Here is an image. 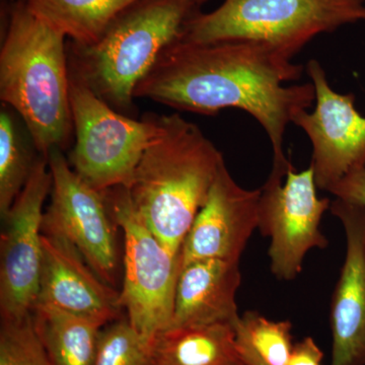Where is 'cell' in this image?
Returning a JSON list of instances; mask_svg holds the SVG:
<instances>
[{
    "instance_id": "obj_16",
    "label": "cell",
    "mask_w": 365,
    "mask_h": 365,
    "mask_svg": "<svg viewBox=\"0 0 365 365\" xmlns=\"http://www.w3.org/2000/svg\"><path fill=\"white\" fill-rule=\"evenodd\" d=\"M155 365H237L244 360L232 324L170 327L153 346Z\"/></svg>"
},
{
    "instance_id": "obj_22",
    "label": "cell",
    "mask_w": 365,
    "mask_h": 365,
    "mask_svg": "<svg viewBox=\"0 0 365 365\" xmlns=\"http://www.w3.org/2000/svg\"><path fill=\"white\" fill-rule=\"evenodd\" d=\"M0 365H53L34 323L33 313L1 319Z\"/></svg>"
},
{
    "instance_id": "obj_7",
    "label": "cell",
    "mask_w": 365,
    "mask_h": 365,
    "mask_svg": "<svg viewBox=\"0 0 365 365\" xmlns=\"http://www.w3.org/2000/svg\"><path fill=\"white\" fill-rule=\"evenodd\" d=\"M103 193L113 220L124 235L120 306L137 332L155 340L172 324L181 253L170 251L153 234L134 208L126 187Z\"/></svg>"
},
{
    "instance_id": "obj_13",
    "label": "cell",
    "mask_w": 365,
    "mask_h": 365,
    "mask_svg": "<svg viewBox=\"0 0 365 365\" xmlns=\"http://www.w3.org/2000/svg\"><path fill=\"white\" fill-rule=\"evenodd\" d=\"M330 211L346 239L344 263L331 304V365H365V207L336 198Z\"/></svg>"
},
{
    "instance_id": "obj_21",
    "label": "cell",
    "mask_w": 365,
    "mask_h": 365,
    "mask_svg": "<svg viewBox=\"0 0 365 365\" xmlns=\"http://www.w3.org/2000/svg\"><path fill=\"white\" fill-rule=\"evenodd\" d=\"M235 328L245 336L266 364L288 365L294 349L289 321H271L251 311L242 314Z\"/></svg>"
},
{
    "instance_id": "obj_12",
    "label": "cell",
    "mask_w": 365,
    "mask_h": 365,
    "mask_svg": "<svg viewBox=\"0 0 365 365\" xmlns=\"http://www.w3.org/2000/svg\"><path fill=\"white\" fill-rule=\"evenodd\" d=\"M260 194L242 188L223 165L182 242V267L200 259L241 261L258 228Z\"/></svg>"
},
{
    "instance_id": "obj_3",
    "label": "cell",
    "mask_w": 365,
    "mask_h": 365,
    "mask_svg": "<svg viewBox=\"0 0 365 365\" xmlns=\"http://www.w3.org/2000/svg\"><path fill=\"white\" fill-rule=\"evenodd\" d=\"M66 40L25 0L11 4L0 49V98L46 158L54 148L66 150L73 134Z\"/></svg>"
},
{
    "instance_id": "obj_20",
    "label": "cell",
    "mask_w": 365,
    "mask_h": 365,
    "mask_svg": "<svg viewBox=\"0 0 365 365\" xmlns=\"http://www.w3.org/2000/svg\"><path fill=\"white\" fill-rule=\"evenodd\" d=\"M153 346L128 319L115 322L101 331L93 365H155Z\"/></svg>"
},
{
    "instance_id": "obj_1",
    "label": "cell",
    "mask_w": 365,
    "mask_h": 365,
    "mask_svg": "<svg viewBox=\"0 0 365 365\" xmlns=\"http://www.w3.org/2000/svg\"><path fill=\"white\" fill-rule=\"evenodd\" d=\"M304 68L266 43H193L179 38L163 50L134 98L205 116L228 108L242 110L267 133L272 168L287 170L292 162L285 155V131L316 102L313 83L287 85L299 81Z\"/></svg>"
},
{
    "instance_id": "obj_10",
    "label": "cell",
    "mask_w": 365,
    "mask_h": 365,
    "mask_svg": "<svg viewBox=\"0 0 365 365\" xmlns=\"http://www.w3.org/2000/svg\"><path fill=\"white\" fill-rule=\"evenodd\" d=\"M48 158L40 155L25 187L2 216L0 242L1 319L33 313L39 295L44 203L51 191Z\"/></svg>"
},
{
    "instance_id": "obj_27",
    "label": "cell",
    "mask_w": 365,
    "mask_h": 365,
    "mask_svg": "<svg viewBox=\"0 0 365 365\" xmlns=\"http://www.w3.org/2000/svg\"><path fill=\"white\" fill-rule=\"evenodd\" d=\"M237 365H247V364H245V362H242V364H237Z\"/></svg>"
},
{
    "instance_id": "obj_23",
    "label": "cell",
    "mask_w": 365,
    "mask_h": 365,
    "mask_svg": "<svg viewBox=\"0 0 365 365\" xmlns=\"http://www.w3.org/2000/svg\"><path fill=\"white\" fill-rule=\"evenodd\" d=\"M336 198L365 207V168L350 173L328 190Z\"/></svg>"
},
{
    "instance_id": "obj_19",
    "label": "cell",
    "mask_w": 365,
    "mask_h": 365,
    "mask_svg": "<svg viewBox=\"0 0 365 365\" xmlns=\"http://www.w3.org/2000/svg\"><path fill=\"white\" fill-rule=\"evenodd\" d=\"M6 106L0 112V215L9 212L25 187L37 157Z\"/></svg>"
},
{
    "instance_id": "obj_14",
    "label": "cell",
    "mask_w": 365,
    "mask_h": 365,
    "mask_svg": "<svg viewBox=\"0 0 365 365\" xmlns=\"http://www.w3.org/2000/svg\"><path fill=\"white\" fill-rule=\"evenodd\" d=\"M42 248L37 304L91 319L103 327L119 317L120 292L93 272L78 250L66 240L44 232Z\"/></svg>"
},
{
    "instance_id": "obj_17",
    "label": "cell",
    "mask_w": 365,
    "mask_h": 365,
    "mask_svg": "<svg viewBox=\"0 0 365 365\" xmlns=\"http://www.w3.org/2000/svg\"><path fill=\"white\" fill-rule=\"evenodd\" d=\"M137 0H25L34 16L76 45L97 42L112 21Z\"/></svg>"
},
{
    "instance_id": "obj_18",
    "label": "cell",
    "mask_w": 365,
    "mask_h": 365,
    "mask_svg": "<svg viewBox=\"0 0 365 365\" xmlns=\"http://www.w3.org/2000/svg\"><path fill=\"white\" fill-rule=\"evenodd\" d=\"M33 318L53 365H93L103 326L42 304L34 307Z\"/></svg>"
},
{
    "instance_id": "obj_6",
    "label": "cell",
    "mask_w": 365,
    "mask_h": 365,
    "mask_svg": "<svg viewBox=\"0 0 365 365\" xmlns=\"http://www.w3.org/2000/svg\"><path fill=\"white\" fill-rule=\"evenodd\" d=\"M69 100L76 143L69 165L100 192L130 186L137 165L155 136L158 115L140 120L113 109L69 71Z\"/></svg>"
},
{
    "instance_id": "obj_26",
    "label": "cell",
    "mask_w": 365,
    "mask_h": 365,
    "mask_svg": "<svg viewBox=\"0 0 365 365\" xmlns=\"http://www.w3.org/2000/svg\"><path fill=\"white\" fill-rule=\"evenodd\" d=\"M192 1H193L194 4H196V6L201 7L203 6L204 4H206V2L208 1V0H192Z\"/></svg>"
},
{
    "instance_id": "obj_9",
    "label": "cell",
    "mask_w": 365,
    "mask_h": 365,
    "mask_svg": "<svg viewBox=\"0 0 365 365\" xmlns=\"http://www.w3.org/2000/svg\"><path fill=\"white\" fill-rule=\"evenodd\" d=\"M52 185L51 201L44 212L42 232L66 240L107 284L116 285V223L98 191L74 172L63 150L48 155Z\"/></svg>"
},
{
    "instance_id": "obj_8",
    "label": "cell",
    "mask_w": 365,
    "mask_h": 365,
    "mask_svg": "<svg viewBox=\"0 0 365 365\" xmlns=\"http://www.w3.org/2000/svg\"><path fill=\"white\" fill-rule=\"evenodd\" d=\"M317 189L313 168L295 172L292 165L272 168L260 188L258 230L270 240V269L277 279H295L309 252L328 247L321 223L331 201L319 198Z\"/></svg>"
},
{
    "instance_id": "obj_2",
    "label": "cell",
    "mask_w": 365,
    "mask_h": 365,
    "mask_svg": "<svg viewBox=\"0 0 365 365\" xmlns=\"http://www.w3.org/2000/svg\"><path fill=\"white\" fill-rule=\"evenodd\" d=\"M160 129L144 150L128 187L134 208L174 253L207 200L225 165L222 151L179 114L158 115Z\"/></svg>"
},
{
    "instance_id": "obj_15",
    "label": "cell",
    "mask_w": 365,
    "mask_h": 365,
    "mask_svg": "<svg viewBox=\"0 0 365 365\" xmlns=\"http://www.w3.org/2000/svg\"><path fill=\"white\" fill-rule=\"evenodd\" d=\"M241 283L240 261L200 259L182 266L170 327L235 325L241 318L235 302Z\"/></svg>"
},
{
    "instance_id": "obj_11",
    "label": "cell",
    "mask_w": 365,
    "mask_h": 365,
    "mask_svg": "<svg viewBox=\"0 0 365 365\" xmlns=\"http://www.w3.org/2000/svg\"><path fill=\"white\" fill-rule=\"evenodd\" d=\"M306 71L316 91L313 112L302 111L294 123L311 140V167L318 189L328 192L343 178L365 168V117L355 108V96L331 88L319 61L307 62Z\"/></svg>"
},
{
    "instance_id": "obj_5",
    "label": "cell",
    "mask_w": 365,
    "mask_h": 365,
    "mask_svg": "<svg viewBox=\"0 0 365 365\" xmlns=\"http://www.w3.org/2000/svg\"><path fill=\"white\" fill-rule=\"evenodd\" d=\"M359 21H365V0H225L210 13L194 14L179 38L257 41L294 59L319 35Z\"/></svg>"
},
{
    "instance_id": "obj_24",
    "label": "cell",
    "mask_w": 365,
    "mask_h": 365,
    "mask_svg": "<svg viewBox=\"0 0 365 365\" xmlns=\"http://www.w3.org/2000/svg\"><path fill=\"white\" fill-rule=\"evenodd\" d=\"M324 353L311 337L304 338L294 345L288 365H322Z\"/></svg>"
},
{
    "instance_id": "obj_4",
    "label": "cell",
    "mask_w": 365,
    "mask_h": 365,
    "mask_svg": "<svg viewBox=\"0 0 365 365\" xmlns=\"http://www.w3.org/2000/svg\"><path fill=\"white\" fill-rule=\"evenodd\" d=\"M198 11L192 0H137L97 42H69V71L113 109L132 117L137 86Z\"/></svg>"
},
{
    "instance_id": "obj_25",
    "label": "cell",
    "mask_w": 365,
    "mask_h": 365,
    "mask_svg": "<svg viewBox=\"0 0 365 365\" xmlns=\"http://www.w3.org/2000/svg\"><path fill=\"white\" fill-rule=\"evenodd\" d=\"M237 332V345L239 349L240 355L247 365H269L261 359L260 355L257 353L256 350L252 347L249 341L245 338L242 334Z\"/></svg>"
}]
</instances>
